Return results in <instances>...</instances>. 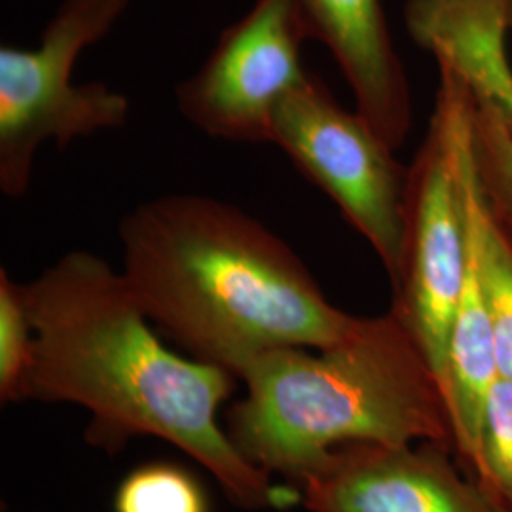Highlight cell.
<instances>
[{
    "label": "cell",
    "instance_id": "6",
    "mask_svg": "<svg viewBox=\"0 0 512 512\" xmlns=\"http://www.w3.org/2000/svg\"><path fill=\"white\" fill-rule=\"evenodd\" d=\"M270 145L336 203L391 281L401 262L408 165L395 158L382 135L359 110L344 109L310 73L275 110Z\"/></svg>",
    "mask_w": 512,
    "mask_h": 512
},
{
    "label": "cell",
    "instance_id": "8",
    "mask_svg": "<svg viewBox=\"0 0 512 512\" xmlns=\"http://www.w3.org/2000/svg\"><path fill=\"white\" fill-rule=\"evenodd\" d=\"M310 512H511L433 444H348L300 480Z\"/></svg>",
    "mask_w": 512,
    "mask_h": 512
},
{
    "label": "cell",
    "instance_id": "15",
    "mask_svg": "<svg viewBox=\"0 0 512 512\" xmlns=\"http://www.w3.org/2000/svg\"><path fill=\"white\" fill-rule=\"evenodd\" d=\"M480 482L512 512V380L499 378L480 429Z\"/></svg>",
    "mask_w": 512,
    "mask_h": 512
},
{
    "label": "cell",
    "instance_id": "16",
    "mask_svg": "<svg viewBox=\"0 0 512 512\" xmlns=\"http://www.w3.org/2000/svg\"><path fill=\"white\" fill-rule=\"evenodd\" d=\"M509 18H511V31H512V0H509Z\"/></svg>",
    "mask_w": 512,
    "mask_h": 512
},
{
    "label": "cell",
    "instance_id": "9",
    "mask_svg": "<svg viewBox=\"0 0 512 512\" xmlns=\"http://www.w3.org/2000/svg\"><path fill=\"white\" fill-rule=\"evenodd\" d=\"M308 38L329 50L359 110L393 150L412 129V95L382 0H298Z\"/></svg>",
    "mask_w": 512,
    "mask_h": 512
},
{
    "label": "cell",
    "instance_id": "2",
    "mask_svg": "<svg viewBox=\"0 0 512 512\" xmlns=\"http://www.w3.org/2000/svg\"><path fill=\"white\" fill-rule=\"evenodd\" d=\"M122 274L148 319L241 378L258 357L325 349L359 317L332 306L293 247L236 205L165 194L120 220Z\"/></svg>",
    "mask_w": 512,
    "mask_h": 512
},
{
    "label": "cell",
    "instance_id": "14",
    "mask_svg": "<svg viewBox=\"0 0 512 512\" xmlns=\"http://www.w3.org/2000/svg\"><path fill=\"white\" fill-rule=\"evenodd\" d=\"M473 156L495 211L512 226V131L488 101L475 97Z\"/></svg>",
    "mask_w": 512,
    "mask_h": 512
},
{
    "label": "cell",
    "instance_id": "13",
    "mask_svg": "<svg viewBox=\"0 0 512 512\" xmlns=\"http://www.w3.org/2000/svg\"><path fill=\"white\" fill-rule=\"evenodd\" d=\"M35 357V330L18 283L0 268V401H25L27 380Z\"/></svg>",
    "mask_w": 512,
    "mask_h": 512
},
{
    "label": "cell",
    "instance_id": "4",
    "mask_svg": "<svg viewBox=\"0 0 512 512\" xmlns=\"http://www.w3.org/2000/svg\"><path fill=\"white\" fill-rule=\"evenodd\" d=\"M440 86L427 135L404 192L403 243L391 279L389 311L414 338L446 397L452 325L469 270V219L463 156L471 135L475 93L448 63L437 61Z\"/></svg>",
    "mask_w": 512,
    "mask_h": 512
},
{
    "label": "cell",
    "instance_id": "3",
    "mask_svg": "<svg viewBox=\"0 0 512 512\" xmlns=\"http://www.w3.org/2000/svg\"><path fill=\"white\" fill-rule=\"evenodd\" d=\"M226 433L241 456L294 486L348 444L433 442L454 450L444 391L403 323L359 317L325 349H275L239 378Z\"/></svg>",
    "mask_w": 512,
    "mask_h": 512
},
{
    "label": "cell",
    "instance_id": "7",
    "mask_svg": "<svg viewBox=\"0 0 512 512\" xmlns=\"http://www.w3.org/2000/svg\"><path fill=\"white\" fill-rule=\"evenodd\" d=\"M298 0H255L222 31L202 67L175 88L184 120L213 139L270 145L275 110L310 73Z\"/></svg>",
    "mask_w": 512,
    "mask_h": 512
},
{
    "label": "cell",
    "instance_id": "1",
    "mask_svg": "<svg viewBox=\"0 0 512 512\" xmlns=\"http://www.w3.org/2000/svg\"><path fill=\"white\" fill-rule=\"evenodd\" d=\"M23 296L35 330L25 401L86 408L84 439L109 454L139 437L169 442L243 511L298 497L272 486V475L243 458L220 427V406L238 378L167 348L122 270L103 256L69 251L23 283Z\"/></svg>",
    "mask_w": 512,
    "mask_h": 512
},
{
    "label": "cell",
    "instance_id": "5",
    "mask_svg": "<svg viewBox=\"0 0 512 512\" xmlns=\"http://www.w3.org/2000/svg\"><path fill=\"white\" fill-rule=\"evenodd\" d=\"M131 0H63L37 48H0V192L18 200L29 190L40 147L124 128L128 95L105 82L74 84L86 48L101 42L128 12Z\"/></svg>",
    "mask_w": 512,
    "mask_h": 512
},
{
    "label": "cell",
    "instance_id": "12",
    "mask_svg": "<svg viewBox=\"0 0 512 512\" xmlns=\"http://www.w3.org/2000/svg\"><path fill=\"white\" fill-rule=\"evenodd\" d=\"M114 512H211L198 476L177 463L154 461L133 469L116 488Z\"/></svg>",
    "mask_w": 512,
    "mask_h": 512
},
{
    "label": "cell",
    "instance_id": "11",
    "mask_svg": "<svg viewBox=\"0 0 512 512\" xmlns=\"http://www.w3.org/2000/svg\"><path fill=\"white\" fill-rule=\"evenodd\" d=\"M467 217L475 245L476 268L494 330L501 378L512 380V226L488 200L473 156V124L463 156Z\"/></svg>",
    "mask_w": 512,
    "mask_h": 512
},
{
    "label": "cell",
    "instance_id": "10",
    "mask_svg": "<svg viewBox=\"0 0 512 512\" xmlns=\"http://www.w3.org/2000/svg\"><path fill=\"white\" fill-rule=\"evenodd\" d=\"M403 16L414 44L452 65L512 131L509 0H406Z\"/></svg>",
    "mask_w": 512,
    "mask_h": 512
}]
</instances>
